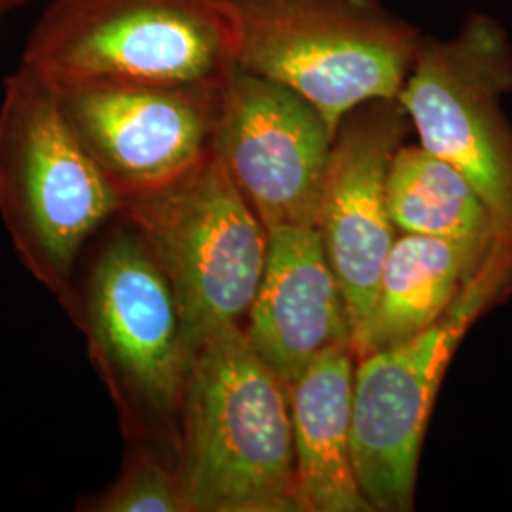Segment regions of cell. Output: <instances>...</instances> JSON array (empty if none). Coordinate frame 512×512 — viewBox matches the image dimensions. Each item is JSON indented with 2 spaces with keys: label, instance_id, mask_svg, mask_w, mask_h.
Segmentation results:
<instances>
[{
  "label": "cell",
  "instance_id": "1",
  "mask_svg": "<svg viewBox=\"0 0 512 512\" xmlns=\"http://www.w3.org/2000/svg\"><path fill=\"white\" fill-rule=\"evenodd\" d=\"M192 512H298L287 387L230 325L192 348L179 433Z\"/></svg>",
  "mask_w": 512,
  "mask_h": 512
},
{
  "label": "cell",
  "instance_id": "2",
  "mask_svg": "<svg viewBox=\"0 0 512 512\" xmlns=\"http://www.w3.org/2000/svg\"><path fill=\"white\" fill-rule=\"evenodd\" d=\"M122 224L95 249L65 308L133 444L169 442L179 454L181 410L192 361L183 313L145 236Z\"/></svg>",
  "mask_w": 512,
  "mask_h": 512
},
{
  "label": "cell",
  "instance_id": "3",
  "mask_svg": "<svg viewBox=\"0 0 512 512\" xmlns=\"http://www.w3.org/2000/svg\"><path fill=\"white\" fill-rule=\"evenodd\" d=\"M124 202L48 80L19 65L0 99V215L23 266L65 306L88 241Z\"/></svg>",
  "mask_w": 512,
  "mask_h": 512
},
{
  "label": "cell",
  "instance_id": "4",
  "mask_svg": "<svg viewBox=\"0 0 512 512\" xmlns=\"http://www.w3.org/2000/svg\"><path fill=\"white\" fill-rule=\"evenodd\" d=\"M236 67L304 97L336 135L351 112L397 101L423 35L380 0H230Z\"/></svg>",
  "mask_w": 512,
  "mask_h": 512
},
{
  "label": "cell",
  "instance_id": "5",
  "mask_svg": "<svg viewBox=\"0 0 512 512\" xmlns=\"http://www.w3.org/2000/svg\"><path fill=\"white\" fill-rule=\"evenodd\" d=\"M230 0H52L21 65L55 88L220 82L236 65Z\"/></svg>",
  "mask_w": 512,
  "mask_h": 512
},
{
  "label": "cell",
  "instance_id": "6",
  "mask_svg": "<svg viewBox=\"0 0 512 512\" xmlns=\"http://www.w3.org/2000/svg\"><path fill=\"white\" fill-rule=\"evenodd\" d=\"M512 293V239L501 238L435 325L355 365L353 458L372 511H410L420 450L442 378L476 319Z\"/></svg>",
  "mask_w": 512,
  "mask_h": 512
},
{
  "label": "cell",
  "instance_id": "7",
  "mask_svg": "<svg viewBox=\"0 0 512 512\" xmlns=\"http://www.w3.org/2000/svg\"><path fill=\"white\" fill-rule=\"evenodd\" d=\"M177 294L190 346L243 325L268 255V230L217 156L179 181L124 202Z\"/></svg>",
  "mask_w": 512,
  "mask_h": 512
},
{
  "label": "cell",
  "instance_id": "8",
  "mask_svg": "<svg viewBox=\"0 0 512 512\" xmlns=\"http://www.w3.org/2000/svg\"><path fill=\"white\" fill-rule=\"evenodd\" d=\"M512 92V40L486 14L452 38H425L399 103L421 147L456 167L512 238V128L501 97Z\"/></svg>",
  "mask_w": 512,
  "mask_h": 512
},
{
  "label": "cell",
  "instance_id": "9",
  "mask_svg": "<svg viewBox=\"0 0 512 512\" xmlns=\"http://www.w3.org/2000/svg\"><path fill=\"white\" fill-rule=\"evenodd\" d=\"M334 137L293 90L236 65L226 74L213 154L266 230L315 226Z\"/></svg>",
  "mask_w": 512,
  "mask_h": 512
},
{
  "label": "cell",
  "instance_id": "10",
  "mask_svg": "<svg viewBox=\"0 0 512 512\" xmlns=\"http://www.w3.org/2000/svg\"><path fill=\"white\" fill-rule=\"evenodd\" d=\"M222 82L74 86L57 93L80 143L126 202L179 181L211 156Z\"/></svg>",
  "mask_w": 512,
  "mask_h": 512
},
{
  "label": "cell",
  "instance_id": "11",
  "mask_svg": "<svg viewBox=\"0 0 512 512\" xmlns=\"http://www.w3.org/2000/svg\"><path fill=\"white\" fill-rule=\"evenodd\" d=\"M408 124L399 101H378L351 112L334 137L315 228L346 294L353 332L372 306L397 239L387 173Z\"/></svg>",
  "mask_w": 512,
  "mask_h": 512
},
{
  "label": "cell",
  "instance_id": "12",
  "mask_svg": "<svg viewBox=\"0 0 512 512\" xmlns=\"http://www.w3.org/2000/svg\"><path fill=\"white\" fill-rule=\"evenodd\" d=\"M245 321L251 346L285 387L323 353L351 349L348 300L315 226L268 230L264 274Z\"/></svg>",
  "mask_w": 512,
  "mask_h": 512
},
{
  "label": "cell",
  "instance_id": "13",
  "mask_svg": "<svg viewBox=\"0 0 512 512\" xmlns=\"http://www.w3.org/2000/svg\"><path fill=\"white\" fill-rule=\"evenodd\" d=\"M353 387L349 348L323 353L287 387L300 511H372L353 458Z\"/></svg>",
  "mask_w": 512,
  "mask_h": 512
},
{
  "label": "cell",
  "instance_id": "14",
  "mask_svg": "<svg viewBox=\"0 0 512 512\" xmlns=\"http://www.w3.org/2000/svg\"><path fill=\"white\" fill-rule=\"evenodd\" d=\"M484 260L444 239L414 234L395 239L372 306L351 338L355 361L435 325Z\"/></svg>",
  "mask_w": 512,
  "mask_h": 512
},
{
  "label": "cell",
  "instance_id": "15",
  "mask_svg": "<svg viewBox=\"0 0 512 512\" xmlns=\"http://www.w3.org/2000/svg\"><path fill=\"white\" fill-rule=\"evenodd\" d=\"M387 209L399 232L456 243L478 260L507 238L475 186L420 143H403L395 152L387 173Z\"/></svg>",
  "mask_w": 512,
  "mask_h": 512
},
{
  "label": "cell",
  "instance_id": "16",
  "mask_svg": "<svg viewBox=\"0 0 512 512\" xmlns=\"http://www.w3.org/2000/svg\"><path fill=\"white\" fill-rule=\"evenodd\" d=\"M90 512H192L179 461L147 444H133L120 476L78 507Z\"/></svg>",
  "mask_w": 512,
  "mask_h": 512
},
{
  "label": "cell",
  "instance_id": "17",
  "mask_svg": "<svg viewBox=\"0 0 512 512\" xmlns=\"http://www.w3.org/2000/svg\"><path fill=\"white\" fill-rule=\"evenodd\" d=\"M27 0H0V23L6 14H10L12 10H16L19 6H23Z\"/></svg>",
  "mask_w": 512,
  "mask_h": 512
}]
</instances>
